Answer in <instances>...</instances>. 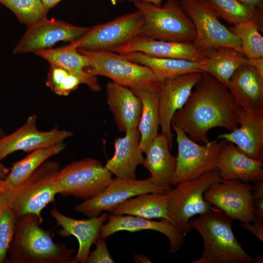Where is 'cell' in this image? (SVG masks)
Listing matches in <instances>:
<instances>
[{"label":"cell","instance_id":"cell-43","mask_svg":"<svg viewBox=\"0 0 263 263\" xmlns=\"http://www.w3.org/2000/svg\"><path fill=\"white\" fill-rule=\"evenodd\" d=\"M45 7L48 10L55 7L61 0H41Z\"/></svg>","mask_w":263,"mask_h":263},{"label":"cell","instance_id":"cell-46","mask_svg":"<svg viewBox=\"0 0 263 263\" xmlns=\"http://www.w3.org/2000/svg\"><path fill=\"white\" fill-rule=\"evenodd\" d=\"M9 172V169L1 162L0 159V178L4 179Z\"/></svg>","mask_w":263,"mask_h":263},{"label":"cell","instance_id":"cell-47","mask_svg":"<svg viewBox=\"0 0 263 263\" xmlns=\"http://www.w3.org/2000/svg\"><path fill=\"white\" fill-rule=\"evenodd\" d=\"M3 180L4 179H3L0 178V197H1V194L4 191Z\"/></svg>","mask_w":263,"mask_h":263},{"label":"cell","instance_id":"cell-33","mask_svg":"<svg viewBox=\"0 0 263 263\" xmlns=\"http://www.w3.org/2000/svg\"><path fill=\"white\" fill-rule=\"evenodd\" d=\"M228 29L240 41L245 57L248 59L263 57V38L260 33L263 32V26L250 20L234 25Z\"/></svg>","mask_w":263,"mask_h":263},{"label":"cell","instance_id":"cell-9","mask_svg":"<svg viewBox=\"0 0 263 263\" xmlns=\"http://www.w3.org/2000/svg\"><path fill=\"white\" fill-rule=\"evenodd\" d=\"M112 179V174L101 162L86 158L60 169L55 182L58 194L86 200L100 193Z\"/></svg>","mask_w":263,"mask_h":263},{"label":"cell","instance_id":"cell-48","mask_svg":"<svg viewBox=\"0 0 263 263\" xmlns=\"http://www.w3.org/2000/svg\"><path fill=\"white\" fill-rule=\"evenodd\" d=\"M5 134L4 132L2 129V126L1 125V123L0 121V138L3 136Z\"/></svg>","mask_w":263,"mask_h":263},{"label":"cell","instance_id":"cell-28","mask_svg":"<svg viewBox=\"0 0 263 263\" xmlns=\"http://www.w3.org/2000/svg\"><path fill=\"white\" fill-rule=\"evenodd\" d=\"M127 59L150 69L160 82L192 72H204V62L157 57L140 52L122 54Z\"/></svg>","mask_w":263,"mask_h":263},{"label":"cell","instance_id":"cell-32","mask_svg":"<svg viewBox=\"0 0 263 263\" xmlns=\"http://www.w3.org/2000/svg\"><path fill=\"white\" fill-rule=\"evenodd\" d=\"M216 16L236 25L253 20L263 26V8L253 7L238 0H203Z\"/></svg>","mask_w":263,"mask_h":263},{"label":"cell","instance_id":"cell-44","mask_svg":"<svg viewBox=\"0 0 263 263\" xmlns=\"http://www.w3.org/2000/svg\"><path fill=\"white\" fill-rule=\"evenodd\" d=\"M133 259L134 261L137 263H150V261L147 257L140 254H135Z\"/></svg>","mask_w":263,"mask_h":263},{"label":"cell","instance_id":"cell-35","mask_svg":"<svg viewBox=\"0 0 263 263\" xmlns=\"http://www.w3.org/2000/svg\"><path fill=\"white\" fill-rule=\"evenodd\" d=\"M18 218L11 208L0 201V263H8V252Z\"/></svg>","mask_w":263,"mask_h":263},{"label":"cell","instance_id":"cell-31","mask_svg":"<svg viewBox=\"0 0 263 263\" xmlns=\"http://www.w3.org/2000/svg\"><path fill=\"white\" fill-rule=\"evenodd\" d=\"M65 147V143L62 142L50 148L36 150L14 163L3 180L4 190L13 188L21 184L44 162L60 153Z\"/></svg>","mask_w":263,"mask_h":263},{"label":"cell","instance_id":"cell-29","mask_svg":"<svg viewBox=\"0 0 263 263\" xmlns=\"http://www.w3.org/2000/svg\"><path fill=\"white\" fill-rule=\"evenodd\" d=\"M111 213L114 215H133L148 219L168 220L167 191L144 193L132 197L115 207Z\"/></svg>","mask_w":263,"mask_h":263},{"label":"cell","instance_id":"cell-37","mask_svg":"<svg viewBox=\"0 0 263 263\" xmlns=\"http://www.w3.org/2000/svg\"><path fill=\"white\" fill-rule=\"evenodd\" d=\"M69 73L60 67L50 65L45 81L46 86L56 93Z\"/></svg>","mask_w":263,"mask_h":263},{"label":"cell","instance_id":"cell-40","mask_svg":"<svg viewBox=\"0 0 263 263\" xmlns=\"http://www.w3.org/2000/svg\"><path fill=\"white\" fill-rule=\"evenodd\" d=\"M250 193L253 201L263 198V177L256 181L250 187Z\"/></svg>","mask_w":263,"mask_h":263},{"label":"cell","instance_id":"cell-17","mask_svg":"<svg viewBox=\"0 0 263 263\" xmlns=\"http://www.w3.org/2000/svg\"><path fill=\"white\" fill-rule=\"evenodd\" d=\"M234 116L238 127L219 134L217 139L231 142L248 157L263 162V108L251 110L237 105Z\"/></svg>","mask_w":263,"mask_h":263},{"label":"cell","instance_id":"cell-11","mask_svg":"<svg viewBox=\"0 0 263 263\" xmlns=\"http://www.w3.org/2000/svg\"><path fill=\"white\" fill-rule=\"evenodd\" d=\"M144 23L142 14L137 10L90 27L81 38L73 42L77 49L111 51L140 35Z\"/></svg>","mask_w":263,"mask_h":263},{"label":"cell","instance_id":"cell-21","mask_svg":"<svg viewBox=\"0 0 263 263\" xmlns=\"http://www.w3.org/2000/svg\"><path fill=\"white\" fill-rule=\"evenodd\" d=\"M108 106L120 132L137 128L141 117L142 104L139 97L127 87L113 81L106 87Z\"/></svg>","mask_w":263,"mask_h":263},{"label":"cell","instance_id":"cell-18","mask_svg":"<svg viewBox=\"0 0 263 263\" xmlns=\"http://www.w3.org/2000/svg\"><path fill=\"white\" fill-rule=\"evenodd\" d=\"M152 230L159 232L167 237L170 242L169 252L176 253L183 246L186 236L168 220L152 221L130 215L108 214L107 221L100 230V237L106 239L120 231L136 232Z\"/></svg>","mask_w":263,"mask_h":263},{"label":"cell","instance_id":"cell-27","mask_svg":"<svg viewBox=\"0 0 263 263\" xmlns=\"http://www.w3.org/2000/svg\"><path fill=\"white\" fill-rule=\"evenodd\" d=\"M202 53L206 57L203 72L213 76L227 88L235 72L242 66L250 65L249 59L232 48H212Z\"/></svg>","mask_w":263,"mask_h":263},{"label":"cell","instance_id":"cell-15","mask_svg":"<svg viewBox=\"0 0 263 263\" xmlns=\"http://www.w3.org/2000/svg\"><path fill=\"white\" fill-rule=\"evenodd\" d=\"M202 76V72H192L160 81L159 85L158 110L161 133L172 150L171 121L174 113L181 109Z\"/></svg>","mask_w":263,"mask_h":263},{"label":"cell","instance_id":"cell-23","mask_svg":"<svg viewBox=\"0 0 263 263\" xmlns=\"http://www.w3.org/2000/svg\"><path fill=\"white\" fill-rule=\"evenodd\" d=\"M140 141L137 128L126 131L123 137L116 138L113 155L107 161L106 168L116 177L136 179V168L144 159Z\"/></svg>","mask_w":263,"mask_h":263},{"label":"cell","instance_id":"cell-38","mask_svg":"<svg viewBox=\"0 0 263 263\" xmlns=\"http://www.w3.org/2000/svg\"><path fill=\"white\" fill-rule=\"evenodd\" d=\"M82 84L80 79L75 75L69 73L55 94L61 96H67Z\"/></svg>","mask_w":263,"mask_h":263},{"label":"cell","instance_id":"cell-12","mask_svg":"<svg viewBox=\"0 0 263 263\" xmlns=\"http://www.w3.org/2000/svg\"><path fill=\"white\" fill-rule=\"evenodd\" d=\"M167 191L155 185L150 177L137 180L116 177L100 193L76 206L75 211L88 217H96L104 211L111 212L128 199L140 194Z\"/></svg>","mask_w":263,"mask_h":263},{"label":"cell","instance_id":"cell-20","mask_svg":"<svg viewBox=\"0 0 263 263\" xmlns=\"http://www.w3.org/2000/svg\"><path fill=\"white\" fill-rule=\"evenodd\" d=\"M111 51L120 54L140 52L163 58L204 62L206 57L191 42H174L156 39L138 35Z\"/></svg>","mask_w":263,"mask_h":263},{"label":"cell","instance_id":"cell-41","mask_svg":"<svg viewBox=\"0 0 263 263\" xmlns=\"http://www.w3.org/2000/svg\"><path fill=\"white\" fill-rule=\"evenodd\" d=\"M250 65L253 66L263 76V57L249 59Z\"/></svg>","mask_w":263,"mask_h":263},{"label":"cell","instance_id":"cell-1","mask_svg":"<svg viewBox=\"0 0 263 263\" xmlns=\"http://www.w3.org/2000/svg\"><path fill=\"white\" fill-rule=\"evenodd\" d=\"M184 106L173 115L171 123L182 129L193 141L208 140V132L220 127L229 131L239 125L234 116L237 105L228 89L210 74L202 76Z\"/></svg>","mask_w":263,"mask_h":263},{"label":"cell","instance_id":"cell-42","mask_svg":"<svg viewBox=\"0 0 263 263\" xmlns=\"http://www.w3.org/2000/svg\"><path fill=\"white\" fill-rule=\"evenodd\" d=\"M239 1L253 7L263 8V0H238Z\"/></svg>","mask_w":263,"mask_h":263},{"label":"cell","instance_id":"cell-49","mask_svg":"<svg viewBox=\"0 0 263 263\" xmlns=\"http://www.w3.org/2000/svg\"><path fill=\"white\" fill-rule=\"evenodd\" d=\"M111 1L112 3L114 5V4L121 2V1H123V0H111Z\"/></svg>","mask_w":263,"mask_h":263},{"label":"cell","instance_id":"cell-2","mask_svg":"<svg viewBox=\"0 0 263 263\" xmlns=\"http://www.w3.org/2000/svg\"><path fill=\"white\" fill-rule=\"evenodd\" d=\"M43 220L29 214L18 218L8 252V263H75L74 248L53 240Z\"/></svg>","mask_w":263,"mask_h":263},{"label":"cell","instance_id":"cell-25","mask_svg":"<svg viewBox=\"0 0 263 263\" xmlns=\"http://www.w3.org/2000/svg\"><path fill=\"white\" fill-rule=\"evenodd\" d=\"M166 137L161 133L154 138L144 152L143 165L150 174L153 184L166 191L170 190L177 158L170 152Z\"/></svg>","mask_w":263,"mask_h":263},{"label":"cell","instance_id":"cell-22","mask_svg":"<svg viewBox=\"0 0 263 263\" xmlns=\"http://www.w3.org/2000/svg\"><path fill=\"white\" fill-rule=\"evenodd\" d=\"M263 163L252 159L226 141L218 156L217 169L223 181L256 182L263 177Z\"/></svg>","mask_w":263,"mask_h":263},{"label":"cell","instance_id":"cell-8","mask_svg":"<svg viewBox=\"0 0 263 263\" xmlns=\"http://www.w3.org/2000/svg\"><path fill=\"white\" fill-rule=\"evenodd\" d=\"M178 144L177 164L171 186L195 179L210 171L217 170L220 152L226 143L217 138L201 145L191 139L180 128L171 123Z\"/></svg>","mask_w":263,"mask_h":263},{"label":"cell","instance_id":"cell-3","mask_svg":"<svg viewBox=\"0 0 263 263\" xmlns=\"http://www.w3.org/2000/svg\"><path fill=\"white\" fill-rule=\"evenodd\" d=\"M233 219L216 207L190 219L191 229L202 236V256L191 263H255L236 239L232 228Z\"/></svg>","mask_w":263,"mask_h":263},{"label":"cell","instance_id":"cell-14","mask_svg":"<svg viewBox=\"0 0 263 263\" xmlns=\"http://www.w3.org/2000/svg\"><path fill=\"white\" fill-rule=\"evenodd\" d=\"M89 28L46 18L27 26L14 49L13 54L35 53L48 49L59 41L73 42L81 38Z\"/></svg>","mask_w":263,"mask_h":263},{"label":"cell","instance_id":"cell-26","mask_svg":"<svg viewBox=\"0 0 263 263\" xmlns=\"http://www.w3.org/2000/svg\"><path fill=\"white\" fill-rule=\"evenodd\" d=\"M227 89L239 106L251 110L263 108V76L251 65L238 69Z\"/></svg>","mask_w":263,"mask_h":263},{"label":"cell","instance_id":"cell-16","mask_svg":"<svg viewBox=\"0 0 263 263\" xmlns=\"http://www.w3.org/2000/svg\"><path fill=\"white\" fill-rule=\"evenodd\" d=\"M37 115L32 114L25 123L12 133L0 138V159L17 151L25 152L48 148L64 142L72 136L71 132L54 128L42 132L37 127Z\"/></svg>","mask_w":263,"mask_h":263},{"label":"cell","instance_id":"cell-36","mask_svg":"<svg viewBox=\"0 0 263 263\" xmlns=\"http://www.w3.org/2000/svg\"><path fill=\"white\" fill-rule=\"evenodd\" d=\"M105 239L100 237L98 238L95 242V248L90 252L87 263H113L114 262L109 252Z\"/></svg>","mask_w":263,"mask_h":263},{"label":"cell","instance_id":"cell-10","mask_svg":"<svg viewBox=\"0 0 263 263\" xmlns=\"http://www.w3.org/2000/svg\"><path fill=\"white\" fill-rule=\"evenodd\" d=\"M178 0L194 24L196 37L193 43L198 50L227 47L244 55L239 39L220 22L203 0Z\"/></svg>","mask_w":263,"mask_h":263},{"label":"cell","instance_id":"cell-24","mask_svg":"<svg viewBox=\"0 0 263 263\" xmlns=\"http://www.w3.org/2000/svg\"><path fill=\"white\" fill-rule=\"evenodd\" d=\"M35 54L50 65L60 67L75 75L92 91L101 90L96 76L86 71L90 65L88 57L78 52L74 42L60 47L39 50Z\"/></svg>","mask_w":263,"mask_h":263},{"label":"cell","instance_id":"cell-34","mask_svg":"<svg viewBox=\"0 0 263 263\" xmlns=\"http://www.w3.org/2000/svg\"><path fill=\"white\" fill-rule=\"evenodd\" d=\"M0 3L11 10L19 21L27 26L46 18L49 11L41 0H0Z\"/></svg>","mask_w":263,"mask_h":263},{"label":"cell","instance_id":"cell-13","mask_svg":"<svg viewBox=\"0 0 263 263\" xmlns=\"http://www.w3.org/2000/svg\"><path fill=\"white\" fill-rule=\"evenodd\" d=\"M251 185L240 180H231L212 184L204 192L206 200L233 220L245 224L255 219Z\"/></svg>","mask_w":263,"mask_h":263},{"label":"cell","instance_id":"cell-5","mask_svg":"<svg viewBox=\"0 0 263 263\" xmlns=\"http://www.w3.org/2000/svg\"><path fill=\"white\" fill-rule=\"evenodd\" d=\"M134 4L144 20L140 35L168 41L194 40V24L178 0H166L161 6L143 2Z\"/></svg>","mask_w":263,"mask_h":263},{"label":"cell","instance_id":"cell-7","mask_svg":"<svg viewBox=\"0 0 263 263\" xmlns=\"http://www.w3.org/2000/svg\"><path fill=\"white\" fill-rule=\"evenodd\" d=\"M77 50L88 57L90 65L86 71L94 75L108 77L132 90L151 87L160 83L150 69L127 59L122 54L111 51Z\"/></svg>","mask_w":263,"mask_h":263},{"label":"cell","instance_id":"cell-45","mask_svg":"<svg viewBox=\"0 0 263 263\" xmlns=\"http://www.w3.org/2000/svg\"><path fill=\"white\" fill-rule=\"evenodd\" d=\"M128 1L131 2H148L152 3L157 6H161L162 5V0H128Z\"/></svg>","mask_w":263,"mask_h":263},{"label":"cell","instance_id":"cell-6","mask_svg":"<svg viewBox=\"0 0 263 263\" xmlns=\"http://www.w3.org/2000/svg\"><path fill=\"white\" fill-rule=\"evenodd\" d=\"M222 181L218 170H214L181 182L168 191L169 221L186 236L191 230L190 218L208 211L212 207L204 198L205 191L212 184Z\"/></svg>","mask_w":263,"mask_h":263},{"label":"cell","instance_id":"cell-39","mask_svg":"<svg viewBox=\"0 0 263 263\" xmlns=\"http://www.w3.org/2000/svg\"><path fill=\"white\" fill-rule=\"evenodd\" d=\"M252 224L241 223L240 225L263 242V218L255 217Z\"/></svg>","mask_w":263,"mask_h":263},{"label":"cell","instance_id":"cell-30","mask_svg":"<svg viewBox=\"0 0 263 263\" xmlns=\"http://www.w3.org/2000/svg\"><path fill=\"white\" fill-rule=\"evenodd\" d=\"M159 85V84L151 87L132 90L139 97L142 104V113L137 128L140 134V147L143 153L158 134L160 127Z\"/></svg>","mask_w":263,"mask_h":263},{"label":"cell","instance_id":"cell-19","mask_svg":"<svg viewBox=\"0 0 263 263\" xmlns=\"http://www.w3.org/2000/svg\"><path fill=\"white\" fill-rule=\"evenodd\" d=\"M50 213L57 225L62 227L59 231L60 236L72 235L77 240L79 246L74 257L75 263H87L91 247L100 237V229L107 221L108 214L104 213L87 219H76L64 215L55 208H52Z\"/></svg>","mask_w":263,"mask_h":263},{"label":"cell","instance_id":"cell-4","mask_svg":"<svg viewBox=\"0 0 263 263\" xmlns=\"http://www.w3.org/2000/svg\"><path fill=\"white\" fill-rule=\"evenodd\" d=\"M59 164L47 160L17 187L3 191L0 201L6 204L18 218L32 214L42 217V210L55 201L58 194L55 182Z\"/></svg>","mask_w":263,"mask_h":263}]
</instances>
